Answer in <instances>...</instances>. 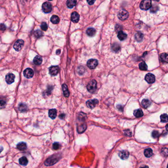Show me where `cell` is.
<instances>
[{"instance_id": "1", "label": "cell", "mask_w": 168, "mask_h": 168, "mask_svg": "<svg viewBox=\"0 0 168 168\" xmlns=\"http://www.w3.org/2000/svg\"><path fill=\"white\" fill-rule=\"evenodd\" d=\"M60 159V156L59 154H55L47 158L44 162V164L46 166H51L57 163Z\"/></svg>"}, {"instance_id": "2", "label": "cell", "mask_w": 168, "mask_h": 168, "mask_svg": "<svg viewBox=\"0 0 168 168\" xmlns=\"http://www.w3.org/2000/svg\"><path fill=\"white\" fill-rule=\"evenodd\" d=\"M97 88V81L95 80H92L89 82L87 85V89L90 93H94Z\"/></svg>"}, {"instance_id": "3", "label": "cell", "mask_w": 168, "mask_h": 168, "mask_svg": "<svg viewBox=\"0 0 168 168\" xmlns=\"http://www.w3.org/2000/svg\"><path fill=\"white\" fill-rule=\"evenodd\" d=\"M151 6L152 4L151 1H149V0H144V1L141 2L140 5V9L142 10H147L149 9L151 7Z\"/></svg>"}, {"instance_id": "4", "label": "cell", "mask_w": 168, "mask_h": 168, "mask_svg": "<svg viewBox=\"0 0 168 168\" xmlns=\"http://www.w3.org/2000/svg\"><path fill=\"white\" fill-rule=\"evenodd\" d=\"M129 16V13L128 12L125 10V9H122L119 11V13L118 14V18L121 20H125L127 19L128 18Z\"/></svg>"}, {"instance_id": "5", "label": "cell", "mask_w": 168, "mask_h": 168, "mask_svg": "<svg viewBox=\"0 0 168 168\" xmlns=\"http://www.w3.org/2000/svg\"><path fill=\"white\" fill-rule=\"evenodd\" d=\"M98 65V61L97 60L92 59H90L87 63L88 67L90 69H94Z\"/></svg>"}, {"instance_id": "6", "label": "cell", "mask_w": 168, "mask_h": 168, "mask_svg": "<svg viewBox=\"0 0 168 168\" xmlns=\"http://www.w3.org/2000/svg\"><path fill=\"white\" fill-rule=\"evenodd\" d=\"M42 10L45 13H49L52 10V6L51 4L49 2H44L42 6Z\"/></svg>"}, {"instance_id": "7", "label": "cell", "mask_w": 168, "mask_h": 168, "mask_svg": "<svg viewBox=\"0 0 168 168\" xmlns=\"http://www.w3.org/2000/svg\"><path fill=\"white\" fill-rule=\"evenodd\" d=\"M23 45H24V41L22 40H18L14 44V47L16 51H19L22 49Z\"/></svg>"}, {"instance_id": "8", "label": "cell", "mask_w": 168, "mask_h": 168, "mask_svg": "<svg viewBox=\"0 0 168 168\" xmlns=\"http://www.w3.org/2000/svg\"><path fill=\"white\" fill-rule=\"evenodd\" d=\"M24 76L27 78H32L34 74V72L33 70L31 68H27L24 71L23 73Z\"/></svg>"}, {"instance_id": "9", "label": "cell", "mask_w": 168, "mask_h": 168, "mask_svg": "<svg viewBox=\"0 0 168 168\" xmlns=\"http://www.w3.org/2000/svg\"><path fill=\"white\" fill-rule=\"evenodd\" d=\"M99 103V101L97 99H93V100H90L86 102V105L88 107L90 108V109H93L94 107H95Z\"/></svg>"}, {"instance_id": "10", "label": "cell", "mask_w": 168, "mask_h": 168, "mask_svg": "<svg viewBox=\"0 0 168 168\" xmlns=\"http://www.w3.org/2000/svg\"><path fill=\"white\" fill-rule=\"evenodd\" d=\"M87 128V126L85 123H79L77 124V130L79 134L82 133L84 132Z\"/></svg>"}, {"instance_id": "11", "label": "cell", "mask_w": 168, "mask_h": 168, "mask_svg": "<svg viewBox=\"0 0 168 168\" xmlns=\"http://www.w3.org/2000/svg\"><path fill=\"white\" fill-rule=\"evenodd\" d=\"M15 77L14 74L11 73L8 74L6 76V81L7 84H10L13 83L14 81Z\"/></svg>"}, {"instance_id": "12", "label": "cell", "mask_w": 168, "mask_h": 168, "mask_svg": "<svg viewBox=\"0 0 168 168\" xmlns=\"http://www.w3.org/2000/svg\"><path fill=\"white\" fill-rule=\"evenodd\" d=\"M145 80L148 83H152L155 81V77L154 75L151 73H148L146 76Z\"/></svg>"}, {"instance_id": "13", "label": "cell", "mask_w": 168, "mask_h": 168, "mask_svg": "<svg viewBox=\"0 0 168 168\" xmlns=\"http://www.w3.org/2000/svg\"><path fill=\"white\" fill-rule=\"evenodd\" d=\"M118 155L121 159L126 160L129 157V152L127 150H122L119 152Z\"/></svg>"}, {"instance_id": "14", "label": "cell", "mask_w": 168, "mask_h": 168, "mask_svg": "<svg viewBox=\"0 0 168 168\" xmlns=\"http://www.w3.org/2000/svg\"><path fill=\"white\" fill-rule=\"evenodd\" d=\"M59 71V68L57 66H51L49 68V74L51 76L57 75Z\"/></svg>"}, {"instance_id": "15", "label": "cell", "mask_w": 168, "mask_h": 168, "mask_svg": "<svg viewBox=\"0 0 168 168\" xmlns=\"http://www.w3.org/2000/svg\"><path fill=\"white\" fill-rule=\"evenodd\" d=\"M79 20V15L77 12L74 11L71 14V20L74 23H77Z\"/></svg>"}, {"instance_id": "16", "label": "cell", "mask_w": 168, "mask_h": 168, "mask_svg": "<svg viewBox=\"0 0 168 168\" xmlns=\"http://www.w3.org/2000/svg\"><path fill=\"white\" fill-rule=\"evenodd\" d=\"M17 148L20 151L25 150L27 148L26 143L24 142H20L18 143L17 145Z\"/></svg>"}, {"instance_id": "17", "label": "cell", "mask_w": 168, "mask_h": 168, "mask_svg": "<svg viewBox=\"0 0 168 168\" xmlns=\"http://www.w3.org/2000/svg\"><path fill=\"white\" fill-rule=\"evenodd\" d=\"M160 59L161 62L168 63V54L166 53H161L160 55Z\"/></svg>"}, {"instance_id": "18", "label": "cell", "mask_w": 168, "mask_h": 168, "mask_svg": "<svg viewBox=\"0 0 168 168\" xmlns=\"http://www.w3.org/2000/svg\"><path fill=\"white\" fill-rule=\"evenodd\" d=\"M33 62L35 65H40L42 64V59L41 56L37 55L34 58Z\"/></svg>"}, {"instance_id": "19", "label": "cell", "mask_w": 168, "mask_h": 168, "mask_svg": "<svg viewBox=\"0 0 168 168\" xmlns=\"http://www.w3.org/2000/svg\"><path fill=\"white\" fill-rule=\"evenodd\" d=\"M127 35L126 33H124L123 32L120 31L117 35V37L119 39V40L120 41H124L127 38Z\"/></svg>"}, {"instance_id": "20", "label": "cell", "mask_w": 168, "mask_h": 168, "mask_svg": "<svg viewBox=\"0 0 168 168\" xmlns=\"http://www.w3.org/2000/svg\"><path fill=\"white\" fill-rule=\"evenodd\" d=\"M57 114V111L56 109H51L49 112V117L52 119H54L56 117Z\"/></svg>"}, {"instance_id": "21", "label": "cell", "mask_w": 168, "mask_h": 168, "mask_svg": "<svg viewBox=\"0 0 168 168\" xmlns=\"http://www.w3.org/2000/svg\"><path fill=\"white\" fill-rule=\"evenodd\" d=\"M135 38L137 42H140L142 41L143 39V35L142 33H141L140 32H138L135 34Z\"/></svg>"}, {"instance_id": "22", "label": "cell", "mask_w": 168, "mask_h": 168, "mask_svg": "<svg viewBox=\"0 0 168 168\" xmlns=\"http://www.w3.org/2000/svg\"><path fill=\"white\" fill-rule=\"evenodd\" d=\"M28 110L27 105L24 103H21L19 104L18 106V110L21 112H25Z\"/></svg>"}, {"instance_id": "23", "label": "cell", "mask_w": 168, "mask_h": 168, "mask_svg": "<svg viewBox=\"0 0 168 168\" xmlns=\"http://www.w3.org/2000/svg\"><path fill=\"white\" fill-rule=\"evenodd\" d=\"M151 102L149 100L146 99L142 100L141 102V104L142 106L144 108H145V109H147V108L148 107L151 105Z\"/></svg>"}, {"instance_id": "24", "label": "cell", "mask_w": 168, "mask_h": 168, "mask_svg": "<svg viewBox=\"0 0 168 168\" xmlns=\"http://www.w3.org/2000/svg\"><path fill=\"white\" fill-rule=\"evenodd\" d=\"M96 33V31L95 29L92 28H88L86 31V33L89 37H93L95 35Z\"/></svg>"}, {"instance_id": "25", "label": "cell", "mask_w": 168, "mask_h": 168, "mask_svg": "<svg viewBox=\"0 0 168 168\" xmlns=\"http://www.w3.org/2000/svg\"><path fill=\"white\" fill-rule=\"evenodd\" d=\"M19 164L23 166H26L28 163V160L25 156H23L20 158L19 160Z\"/></svg>"}, {"instance_id": "26", "label": "cell", "mask_w": 168, "mask_h": 168, "mask_svg": "<svg viewBox=\"0 0 168 168\" xmlns=\"http://www.w3.org/2000/svg\"><path fill=\"white\" fill-rule=\"evenodd\" d=\"M144 154H145V156L147 157H150L153 154V151L152 149H151L150 148L146 149L145 151H144Z\"/></svg>"}, {"instance_id": "27", "label": "cell", "mask_w": 168, "mask_h": 168, "mask_svg": "<svg viewBox=\"0 0 168 168\" xmlns=\"http://www.w3.org/2000/svg\"><path fill=\"white\" fill-rule=\"evenodd\" d=\"M134 115H135V117H136L137 118H139V117H140L143 116V112L141 110L138 109V110H136L134 111Z\"/></svg>"}, {"instance_id": "28", "label": "cell", "mask_w": 168, "mask_h": 168, "mask_svg": "<svg viewBox=\"0 0 168 168\" xmlns=\"http://www.w3.org/2000/svg\"><path fill=\"white\" fill-rule=\"evenodd\" d=\"M62 88H63L64 96L65 97H68L69 96L70 93H69V91L68 90L67 86L65 84H63V85H62Z\"/></svg>"}, {"instance_id": "29", "label": "cell", "mask_w": 168, "mask_h": 168, "mask_svg": "<svg viewBox=\"0 0 168 168\" xmlns=\"http://www.w3.org/2000/svg\"><path fill=\"white\" fill-rule=\"evenodd\" d=\"M50 21L53 24H58L59 22L60 19H59V18L58 16L55 15H53L51 17Z\"/></svg>"}, {"instance_id": "30", "label": "cell", "mask_w": 168, "mask_h": 168, "mask_svg": "<svg viewBox=\"0 0 168 168\" xmlns=\"http://www.w3.org/2000/svg\"><path fill=\"white\" fill-rule=\"evenodd\" d=\"M139 68L142 70H147V66L145 62H141L139 64Z\"/></svg>"}, {"instance_id": "31", "label": "cell", "mask_w": 168, "mask_h": 168, "mask_svg": "<svg viewBox=\"0 0 168 168\" xmlns=\"http://www.w3.org/2000/svg\"><path fill=\"white\" fill-rule=\"evenodd\" d=\"M160 119H161V121L162 122L164 123H166L168 122V115L164 113L162 114L160 116Z\"/></svg>"}, {"instance_id": "32", "label": "cell", "mask_w": 168, "mask_h": 168, "mask_svg": "<svg viewBox=\"0 0 168 168\" xmlns=\"http://www.w3.org/2000/svg\"><path fill=\"white\" fill-rule=\"evenodd\" d=\"M77 4L76 1H68L67 2V7L69 8H72L76 6Z\"/></svg>"}, {"instance_id": "33", "label": "cell", "mask_w": 168, "mask_h": 168, "mask_svg": "<svg viewBox=\"0 0 168 168\" xmlns=\"http://www.w3.org/2000/svg\"><path fill=\"white\" fill-rule=\"evenodd\" d=\"M112 49L113 51L118 52L120 50V46L118 43H114L112 45Z\"/></svg>"}, {"instance_id": "34", "label": "cell", "mask_w": 168, "mask_h": 168, "mask_svg": "<svg viewBox=\"0 0 168 168\" xmlns=\"http://www.w3.org/2000/svg\"><path fill=\"white\" fill-rule=\"evenodd\" d=\"M34 35L37 38H40V37H41L42 36L43 33L40 30H36L35 31Z\"/></svg>"}, {"instance_id": "35", "label": "cell", "mask_w": 168, "mask_h": 168, "mask_svg": "<svg viewBox=\"0 0 168 168\" xmlns=\"http://www.w3.org/2000/svg\"><path fill=\"white\" fill-rule=\"evenodd\" d=\"M60 147H61V145L59 142H55L53 144L52 147H53V149H54V150H58L60 148Z\"/></svg>"}, {"instance_id": "36", "label": "cell", "mask_w": 168, "mask_h": 168, "mask_svg": "<svg viewBox=\"0 0 168 168\" xmlns=\"http://www.w3.org/2000/svg\"><path fill=\"white\" fill-rule=\"evenodd\" d=\"M151 135L153 138H157L159 136V133L158 131L154 130L151 134Z\"/></svg>"}, {"instance_id": "37", "label": "cell", "mask_w": 168, "mask_h": 168, "mask_svg": "<svg viewBox=\"0 0 168 168\" xmlns=\"http://www.w3.org/2000/svg\"><path fill=\"white\" fill-rule=\"evenodd\" d=\"M41 28L42 30L45 31L47 30V28H48V26H47V24L45 23V22H43L42 23V25H41Z\"/></svg>"}, {"instance_id": "38", "label": "cell", "mask_w": 168, "mask_h": 168, "mask_svg": "<svg viewBox=\"0 0 168 168\" xmlns=\"http://www.w3.org/2000/svg\"><path fill=\"white\" fill-rule=\"evenodd\" d=\"M161 152H162V154L164 155V156L168 155V148H166V147L162 148Z\"/></svg>"}, {"instance_id": "39", "label": "cell", "mask_w": 168, "mask_h": 168, "mask_svg": "<svg viewBox=\"0 0 168 168\" xmlns=\"http://www.w3.org/2000/svg\"><path fill=\"white\" fill-rule=\"evenodd\" d=\"M158 9V7L157 6H154L152 7L151 8L150 11L151 12V13H155V12Z\"/></svg>"}, {"instance_id": "40", "label": "cell", "mask_w": 168, "mask_h": 168, "mask_svg": "<svg viewBox=\"0 0 168 168\" xmlns=\"http://www.w3.org/2000/svg\"><path fill=\"white\" fill-rule=\"evenodd\" d=\"M124 134L127 136L131 137L132 136V133L129 130H126L124 131Z\"/></svg>"}, {"instance_id": "41", "label": "cell", "mask_w": 168, "mask_h": 168, "mask_svg": "<svg viewBox=\"0 0 168 168\" xmlns=\"http://www.w3.org/2000/svg\"><path fill=\"white\" fill-rule=\"evenodd\" d=\"M117 108L119 111H122L123 110V106L121 105H117Z\"/></svg>"}, {"instance_id": "42", "label": "cell", "mask_w": 168, "mask_h": 168, "mask_svg": "<svg viewBox=\"0 0 168 168\" xmlns=\"http://www.w3.org/2000/svg\"><path fill=\"white\" fill-rule=\"evenodd\" d=\"M1 29L2 31H4L6 30V27L5 26V25L4 24H1Z\"/></svg>"}, {"instance_id": "43", "label": "cell", "mask_w": 168, "mask_h": 168, "mask_svg": "<svg viewBox=\"0 0 168 168\" xmlns=\"http://www.w3.org/2000/svg\"><path fill=\"white\" fill-rule=\"evenodd\" d=\"M5 105H6V102H5L4 101L1 100V108H2L3 106H4Z\"/></svg>"}, {"instance_id": "44", "label": "cell", "mask_w": 168, "mask_h": 168, "mask_svg": "<svg viewBox=\"0 0 168 168\" xmlns=\"http://www.w3.org/2000/svg\"><path fill=\"white\" fill-rule=\"evenodd\" d=\"M95 1H87V3L90 5H92L94 3Z\"/></svg>"}, {"instance_id": "45", "label": "cell", "mask_w": 168, "mask_h": 168, "mask_svg": "<svg viewBox=\"0 0 168 168\" xmlns=\"http://www.w3.org/2000/svg\"><path fill=\"white\" fill-rule=\"evenodd\" d=\"M65 115L64 114H61L60 115V118L61 119H63V118H64V117H65Z\"/></svg>"}, {"instance_id": "46", "label": "cell", "mask_w": 168, "mask_h": 168, "mask_svg": "<svg viewBox=\"0 0 168 168\" xmlns=\"http://www.w3.org/2000/svg\"><path fill=\"white\" fill-rule=\"evenodd\" d=\"M60 51H61L60 49H58V50H57V51H56V54H57V55L59 54L60 53Z\"/></svg>"}, {"instance_id": "47", "label": "cell", "mask_w": 168, "mask_h": 168, "mask_svg": "<svg viewBox=\"0 0 168 168\" xmlns=\"http://www.w3.org/2000/svg\"><path fill=\"white\" fill-rule=\"evenodd\" d=\"M140 168H148V167L147 166H142V167H140Z\"/></svg>"}, {"instance_id": "48", "label": "cell", "mask_w": 168, "mask_h": 168, "mask_svg": "<svg viewBox=\"0 0 168 168\" xmlns=\"http://www.w3.org/2000/svg\"><path fill=\"white\" fill-rule=\"evenodd\" d=\"M166 130L167 131H168V124L166 126Z\"/></svg>"}, {"instance_id": "49", "label": "cell", "mask_w": 168, "mask_h": 168, "mask_svg": "<svg viewBox=\"0 0 168 168\" xmlns=\"http://www.w3.org/2000/svg\"><path fill=\"white\" fill-rule=\"evenodd\" d=\"M167 168H168V166H167Z\"/></svg>"}]
</instances>
